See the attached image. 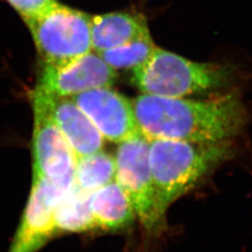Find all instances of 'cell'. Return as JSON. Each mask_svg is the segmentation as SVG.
Returning a JSON list of instances; mask_svg holds the SVG:
<instances>
[{"mask_svg": "<svg viewBox=\"0 0 252 252\" xmlns=\"http://www.w3.org/2000/svg\"><path fill=\"white\" fill-rule=\"evenodd\" d=\"M91 17L58 1L43 13L25 21L41 65L63 68L92 52Z\"/></svg>", "mask_w": 252, "mask_h": 252, "instance_id": "4", "label": "cell"}, {"mask_svg": "<svg viewBox=\"0 0 252 252\" xmlns=\"http://www.w3.org/2000/svg\"><path fill=\"white\" fill-rule=\"evenodd\" d=\"M31 99L34 112L33 176L54 181L73 178L76 156L70 145L45 108L37 100Z\"/></svg>", "mask_w": 252, "mask_h": 252, "instance_id": "8", "label": "cell"}, {"mask_svg": "<svg viewBox=\"0 0 252 252\" xmlns=\"http://www.w3.org/2000/svg\"><path fill=\"white\" fill-rule=\"evenodd\" d=\"M117 77V71L92 51L63 68L42 66L35 91L71 97L86 91L112 87Z\"/></svg>", "mask_w": 252, "mask_h": 252, "instance_id": "9", "label": "cell"}, {"mask_svg": "<svg viewBox=\"0 0 252 252\" xmlns=\"http://www.w3.org/2000/svg\"><path fill=\"white\" fill-rule=\"evenodd\" d=\"M157 46L150 35L141 36L117 48L96 53L115 71L131 70L144 63L153 54Z\"/></svg>", "mask_w": 252, "mask_h": 252, "instance_id": "15", "label": "cell"}, {"mask_svg": "<svg viewBox=\"0 0 252 252\" xmlns=\"http://www.w3.org/2000/svg\"><path fill=\"white\" fill-rule=\"evenodd\" d=\"M236 73L233 63H199L157 47L144 63L132 71L131 82L143 94L185 97L226 87Z\"/></svg>", "mask_w": 252, "mask_h": 252, "instance_id": "3", "label": "cell"}, {"mask_svg": "<svg viewBox=\"0 0 252 252\" xmlns=\"http://www.w3.org/2000/svg\"><path fill=\"white\" fill-rule=\"evenodd\" d=\"M74 178L54 181L33 176L27 206L8 252H36L57 236L54 211Z\"/></svg>", "mask_w": 252, "mask_h": 252, "instance_id": "6", "label": "cell"}, {"mask_svg": "<svg viewBox=\"0 0 252 252\" xmlns=\"http://www.w3.org/2000/svg\"><path fill=\"white\" fill-rule=\"evenodd\" d=\"M25 21L34 18L54 6L58 0H6Z\"/></svg>", "mask_w": 252, "mask_h": 252, "instance_id": "16", "label": "cell"}, {"mask_svg": "<svg viewBox=\"0 0 252 252\" xmlns=\"http://www.w3.org/2000/svg\"><path fill=\"white\" fill-rule=\"evenodd\" d=\"M115 157L102 150L76 159L74 183L83 191L91 193L115 181Z\"/></svg>", "mask_w": 252, "mask_h": 252, "instance_id": "14", "label": "cell"}, {"mask_svg": "<svg viewBox=\"0 0 252 252\" xmlns=\"http://www.w3.org/2000/svg\"><path fill=\"white\" fill-rule=\"evenodd\" d=\"M90 207L95 232L121 233L136 219L130 200L116 181L91 192Z\"/></svg>", "mask_w": 252, "mask_h": 252, "instance_id": "12", "label": "cell"}, {"mask_svg": "<svg viewBox=\"0 0 252 252\" xmlns=\"http://www.w3.org/2000/svg\"><path fill=\"white\" fill-rule=\"evenodd\" d=\"M149 161L156 194L162 212L198 186L222 162L234 156L227 140L191 142L148 139Z\"/></svg>", "mask_w": 252, "mask_h": 252, "instance_id": "2", "label": "cell"}, {"mask_svg": "<svg viewBox=\"0 0 252 252\" xmlns=\"http://www.w3.org/2000/svg\"><path fill=\"white\" fill-rule=\"evenodd\" d=\"M115 181L130 200L146 234L159 236L166 230V215L159 205L144 135L119 143Z\"/></svg>", "mask_w": 252, "mask_h": 252, "instance_id": "5", "label": "cell"}, {"mask_svg": "<svg viewBox=\"0 0 252 252\" xmlns=\"http://www.w3.org/2000/svg\"><path fill=\"white\" fill-rule=\"evenodd\" d=\"M32 98L37 100L45 108L49 116L70 145L76 159L102 150L103 135L71 97L34 90Z\"/></svg>", "mask_w": 252, "mask_h": 252, "instance_id": "10", "label": "cell"}, {"mask_svg": "<svg viewBox=\"0 0 252 252\" xmlns=\"http://www.w3.org/2000/svg\"><path fill=\"white\" fill-rule=\"evenodd\" d=\"M90 194L73 183L54 211V226L57 235L95 232L91 211Z\"/></svg>", "mask_w": 252, "mask_h": 252, "instance_id": "13", "label": "cell"}, {"mask_svg": "<svg viewBox=\"0 0 252 252\" xmlns=\"http://www.w3.org/2000/svg\"><path fill=\"white\" fill-rule=\"evenodd\" d=\"M131 101L148 139L223 141L238 135L248 120L242 101L234 93L207 100L141 94Z\"/></svg>", "mask_w": 252, "mask_h": 252, "instance_id": "1", "label": "cell"}, {"mask_svg": "<svg viewBox=\"0 0 252 252\" xmlns=\"http://www.w3.org/2000/svg\"><path fill=\"white\" fill-rule=\"evenodd\" d=\"M144 15L135 11H112L92 15V51L100 53L150 35Z\"/></svg>", "mask_w": 252, "mask_h": 252, "instance_id": "11", "label": "cell"}, {"mask_svg": "<svg viewBox=\"0 0 252 252\" xmlns=\"http://www.w3.org/2000/svg\"><path fill=\"white\" fill-rule=\"evenodd\" d=\"M71 98L89 117L104 139L121 143L142 135L132 101L111 87L86 91Z\"/></svg>", "mask_w": 252, "mask_h": 252, "instance_id": "7", "label": "cell"}]
</instances>
